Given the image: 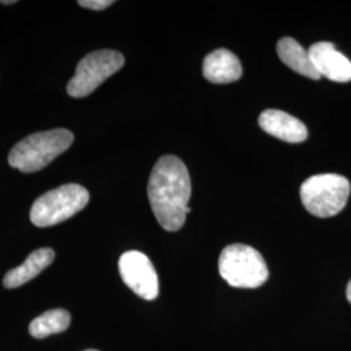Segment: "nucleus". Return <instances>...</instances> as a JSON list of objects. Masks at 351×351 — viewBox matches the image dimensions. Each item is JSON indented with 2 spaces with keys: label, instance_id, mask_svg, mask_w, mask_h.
<instances>
[{
  "label": "nucleus",
  "instance_id": "16",
  "mask_svg": "<svg viewBox=\"0 0 351 351\" xmlns=\"http://www.w3.org/2000/svg\"><path fill=\"white\" fill-rule=\"evenodd\" d=\"M14 3H16L14 0H10V1H3V0H1V1H0V4H14Z\"/></svg>",
  "mask_w": 351,
  "mask_h": 351
},
{
  "label": "nucleus",
  "instance_id": "10",
  "mask_svg": "<svg viewBox=\"0 0 351 351\" xmlns=\"http://www.w3.org/2000/svg\"><path fill=\"white\" fill-rule=\"evenodd\" d=\"M203 75L213 84L236 82L242 75V65L233 52L219 49L206 56L203 62Z\"/></svg>",
  "mask_w": 351,
  "mask_h": 351
},
{
  "label": "nucleus",
  "instance_id": "14",
  "mask_svg": "<svg viewBox=\"0 0 351 351\" xmlns=\"http://www.w3.org/2000/svg\"><path fill=\"white\" fill-rule=\"evenodd\" d=\"M78 4L84 8H88L93 11H103L112 5V0H80Z\"/></svg>",
  "mask_w": 351,
  "mask_h": 351
},
{
  "label": "nucleus",
  "instance_id": "2",
  "mask_svg": "<svg viewBox=\"0 0 351 351\" xmlns=\"http://www.w3.org/2000/svg\"><path fill=\"white\" fill-rule=\"evenodd\" d=\"M73 139V133L62 128L34 133L13 146L8 163L24 173L37 172L68 150Z\"/></svg>",
  "mask_w": 351,
  "mask_h": 351
},
{
  "label": "nucleus",
  "instance_id": "5",
  "mask_svg": "<svg viewBox=\"0 0 351 351\" xmlns=\"http://www.w3.org/2000/svg\"><path fill=\"white\" fill-rule=\"evenodd\" d=\"M88 198V190L78 184L53 189L34 202L30 210V221L39 228L60 224L85 208Z\"/></svg>",
  "mask_w": 351,
  "mask_h": 351
},
{
  "label": "nucleus",
  "instance_id": "3",
  "mask_svg": "<svg viewBox=\"0 0 351 351\" xmlns=\"http://www.w3.org/2000/svg\"><path fill=\"white\" fill-rule=\"evenodd\" d=\"M219 274L233 288H259L268 280V268L262 254L242 243L229 245L221 251Z\"/></svg>",
  "mask_w": 351,
  "mask_h": 351
},
{
  "label": "nucleus",
  "instance_id": "4",
  "mask_svg": "<svg viewBox=\"0 0 351 351\" xmlns=\"http://www.w3.org/2000/svg\"><path fill=\"white\" fill-rule=\"evenodd\" d=\"M350 190V182L343 176L315 175L302 184L301 201L311 215L332 217L345 208Z\"/></svg>",
  "mask_w": 351,
  "mask_h": 351
},
{
  "label": "nucleus",
  "instance_id": "9",
  "mask_svg": "<svg viewBox=\"0 0 351 351\" xmlns=\"http://www.w3.org/2000/svg\"><path fill=\"white\" fill-rule=\"evenodd\" d=\"M259 125L265 133L289 143H301L308 136L301 120L280 110H265L259 116Z\"/></svg>",
  "mask_w": 351,
  "mask_h": 351
},
{
  "label": "nucleus",
  "instance_id": "11",
  "mask_svg": "<svg viewBox=\"0 0 351 351\" xmlns=\"http://www.w3.org/2000/svg\"><path fill=\"white\" fill-rule=\"evenodd\" d=\"M55 259V251L50 247H42L33 251L25 262L13 268L3 278V285L7 289H14L24 285L37 277L43 269H46Z\"/></svg>",
  "mask_w": 351,
  "mask_h": 351
},
{
  "label": "nucleus",
  "instance_id": "6",
  "mask_svg": "<svg viewBox=\"0 0 351 351\" xmlns=\"http://www.w3.org/2000/svg\"><path fill=\"white\" fill-rule=\"evenodd\" d=\"M125 63L121 52L114 50L94 51L81 59L66 91L72 98L88 97L95 88L119 72Z\"/></svg>",
  "mask_w": 351,
  "mask_h": 351
},
{
  "label": "nucleus",
  "instance_id": "12",
  "mask_svg": "<svg viewBox=\"0 0 351 351\" xmlns=\"http://www.w3.org/2000/svg\"><path fill=\"white\" fill-rule=\"evenodd\" d=\"M277 55L280 60L288 65L291 71L306 75L311 80L322 78L310 59L308 50H304L295 39L290 37L281 38L277 43Z\"/></svg>",
  "mask_w": 351,
  "mask_h": 351
},
{
  "label": "nucleus",
  "instance_id": "13",
  "mask_svg": "<svg viewBox=\"0 0 351 351\" xmlns=\"http://www.w3.org/2000/svg\"><path fill=\"white\" fill-rule=\"evenodd\" d=\"M69 324L71 314L62 308H56L36 317L29 326V333L34 339H46L51 335L62 333Z\"/></svg>",
  "mask_w": 351,
  "mask_h": 351
},
{
  "label": "nucleus",
  "instance_id": "7",
  "mask_svg": "<svg viewBox=\"0 0 351 351\" xmlns=\"http://www.w3.org/2000/svg\"><path fill=\"white\" fill-rule=\"evenodd\" d=\"M119 271L123 281L141 298L152 301L159 295L158 274L143 252H124L119 261Z\"/></svg>",
  "mask_w": 351,
  "mask_h": 351
},
{
  "label": "nucleus",
  "instance_id": "1",
  "mask_svg": "<svg viewBox=\"0 0 351 351\" xmlns=\"http://www.w3.org/2000/svg\"><path fill=\"white\" fill-rule=\"evenodd\" d=\"M147 195L158 223L168 232L180 230L191 208V181L188 168L173 155L162 156L152 168Z\"/></svg>",
  "mask_w": 351,
  "mask_h": 351
},
{
  "label": "nucleus",
  "instance_id": "15",
  "mask_svg": "<svg viewBox=\"0 0 351 351\" xmlns=\"http://www.w3.org/2000/svg\"><path fill=\"white\" fill-rule=\"evenodd\" d=\"M346 297H348V301L351 303V280L348 284V288H346Z\"/></svg>",
  "mask_w": 351,
  "mask_h": 351
},
{
  "label": "nucleus",
  "instance_id": "17",
  "mask_svg": "<svg viewBox=\"0 0 351 351\" xmlns=\"http://www.w3.org/2000/svg\"><path fill=\"white\" fill-rule=\"evenodd\" d=\"M86 351H98V350H86Z\"/></svg>",
  "mask_w": 351,
  "mask_h": 351
},
{
  "label": "nucleus",
  "instance_id": "8",
  "mask_svg": "<svg viewBox=\"0 0 351 351\" xmlns=\"http://www.w3.org/2000/svg\"><path fill=\"white\" fill-rule=\"evenodd\" d=\"M308 55L320 77L335 82L351 81V62L333 43L317 42L308 49Z\"/></svg>",
  "mask_w": 351,
  "mask_h": 351
}]
</instances>
